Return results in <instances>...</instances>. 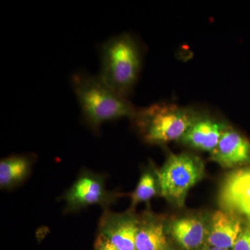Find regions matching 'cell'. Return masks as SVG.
<instances>
[{
	"label": "cell",
	"mask_w": 250,
	"mask_h": 250,
	"mask_svg": "<svg viewBox=\"0 0 250 250\" xmlns=\"http://www.w3.org/2000/svg\"><path fill=\"white\" fill-rule=\"evenodd\" d=\"M170 231L174 240L185 250L200 248L208 235L205 223L195 217L175 220L171 225Z\"/></svg>",
	"instance_id": "8fae6325"
},
{
	"label": "cell",
	"mask_w": 250,
	"mask_h": 250,
	"mask_svg": "<svg viewBox=\"0 0 250 250\" xmlns=\"http://www.w3.org/2000/svg\"><path fill=\"white\" fill-rule=\"evenodd\" d=\"M98 77L112 88L128 98L136 84L142 67L139 43L131 34L113 36L100 47Z\"/></svg>",
	"instance_id": "7a4b0ae2"
},
{
	"label": "cell",
	"mask_w": 250,
	"mask_h": 250,
	"mask_svg": "<svg viewBox=\"0 0 250 250\" xmlns=\"http://www.w3.org/2000/svg\"><path fill=\"white\" fill-rule=\"evenodd\" d=\"M228 126L213 117L198 113L180 141L194 149L211 153Z\"/></svg>",
	"instance_id": "52a82bcc"
},
{
	"label": "cell",
	"mask_w": 250,
	"mask_h": 250,
	"mask_svg": "<svg viewBox=\"0 0 250 250\" xmlns=\"http://www.w3.org/2000/svg\"><path fill=\"white\" fill-rule=\"evenodd\" d=\"M221 202L227 208L238 210L250 220V170L238 171L227 179Z\"/></svg>",
	"instance_id": "30bf717a"
},
{
	"label": "cell",
	"mask_w": 250,
	"mask_h": 250,
	"mask_svg": "<svg viewBox=\"0 0 250 250\" xmlns=\"http://www.w3.org/2000/svg\"><path fill=\"white\" fill-rule=\"evenodd\" d=\"M207 250H222V249H218V248H208V249Z\"/></svg>",
	"instance_id": "e0dca14e"
},
{
	"label": "cell",
	"mask_w": 250,
	"mask_h": 250,
	"mask_svg": "<svg viewBox=\"0 0 250 250\" xmlns=\"http://www.w3.org/2000/svg\"><path fill=\"white\" fill-rule=\"evenodd\" d=\"M67 211L75 212L92 205H100L106 209L116 199L108 191L103 174L83 170L63 197Z\"/></svg>",
	"instance_id": "5b68a950"
},
{
	"label": "cell",
	"mask_w": 250,
	"mask_h": 250,
	"mask_svg": "<svg viewBox=\"0 0 250 250\" xmlns=\"http://www.w3.org/2000/svg\"><path fill=\"white\" fill-rule=\"evenodd\" d=\"M232 250H250V228L242 230Z\"/></svg>",
	"instance_id": "9a60e30c"
},
{
	"label": "cell",
	"mask_w": 250,
	"mask_h": 250,
	"mask_svg": "<svg viewBox=\"0 0 250 250\" xmlns=\"http://www.w3.org/2000/svg\"><path fill=\"white\" fill-rule=\"evenodd\" d=\"M198 112L175 104L154 103L137 108L134 120L146 142L161 144L180 141Z\"/></svg>",
	"instance_id": "3957f363"
},
{
	"label": "cell",
	"mask_w": 250,
	"mask_h": 250,
	"mask_svg": "<svg viewBox=\"0 0 250 250\" xmlns=\"http://www.w3.org/2000/svg\"><path fill=\"white\" fill-rule=\"evenodd\" d=\"M95 250H118L116 247L108 240L106 237L103 235H99L96 243H95Z\"/></svg>",
	"instance_id": "2e32d148"
},
{
	"label": "cell",
	"mask_w": 250,
	"mask_h": 250,
	"mask_svg": "<svg viewBox=\"0 0 250 250\" xmlns=\"http://www.w3.org/2000/svg\"><path fill=\"white\" fill-rule=\"evenodd\" d=\"M204 164L188 153L172 154L158 172V183L163 197L182 207L190 189L204 176Z\"/></svg>",
	"instance_id": "277c9868"
},
{
	"label": "cell",
	"mask_w": 250,
	"mask_h": 250,
	"mask_svg": "<svg viewBox=\"0 0 250 250\" xmlns=\"http://www.w3.org/2000/svg\"><path fill=\"white\" fill-rule=\"evenodd\" d=\"M70 83L82 118L95 132H98L104 123L126 117L132 118L137 109L128 98L108 86L98 75L77 72L71 77Z\"/></svg>",
	"instance_id": "6da1fadb"
},
{
	"label": "cell",
	"mask_w": 250,
	"mask_h": 250,
	"mask_svg": "<svg viewBox=\"0 0 250 250\" xmlns=\"http://www.w3.org/2000/svg\"><path fill=\"white\" fill-rule=\"evenodd\" d=\"M154 176L150 172H144L140 179L137 187L131 194L133 207L140 202L149 201L157 192V186Z\"/></svg>",
	"instance_id": "5bb4252c"
},
{
	"label": "cell",
	"mask_w": 250,
	"mask_h": 250,
	"mask_svg": "<svg viewBox=\"0 0 250 250\" xmlns=\"http://www.w3.org/2000/svg\"><path fill=\"white\" fill-rule=\"evenodd\" d=\"M210 158L225 167L246 164L250 161V141L236 130L228 126L222 134Z\"/></svg>",
	"instance_id": "ba28073f"
},
{
	"label": "cell",
	"mask_w": 250,
	"mask_h": 250,
	"mask_svg": "<svg viewBox=\"0 0 250 250\" xmlns=\"http://www.w3.org/2000/svg\"><path fill=\"white\" fill-rule=\"evenodd\" d=\"M242 230L239 219L231 213L218 210L212 217L207 243L210 248L232 249Z\"/></svg>",
	"instance_id": "9c48e42d"
},
{
	"label": "cell",
	"mask_w": 250,
	"mask_h": 250,
	"mask_svg": "<svg viewBox=\"0 0 250 250\" xmlns=\"http://www.w3.org/2000/svg\"><path fill=\"white\" fill-rule=\"evenodd\" d=\"M31 159L27 156L15 155L0 162V187L10 188L22 182L30 172Z\"/></svg>",
	"instance_id": "7c38bea8"
},
{
	"label": "cell",
	"mask_w": 250,
	"mask_h": 250,
	"mask_svg": "<svg viewBox=\"0 0 250 250\" xmlns=\"http://www.w3.org/2000/svg\"><path fill=\"white\" fill-rule=\"evenodd\" d=\"M139 223L131 215L115 214L106 210L100 223V234L106 237L118 250H136Z\"/></svg>",
	"instance_id": "8992f818"
},
{
	"label": "cell",
	"mask_w": 250,
	"mask_h": 250,
	"mask_svg": "<svg viewBox=\"0 0 250 250\" xmlns=\"http://www.w3.org/2000/svg\"><path fill=\"white\" fill-rule=\"evenodd\" d=\"M164 225L152 220L139 223L136 235V250H167Z\"/></svg>",
	"instance_id": "4fadbf2b"
}]
</instances>
